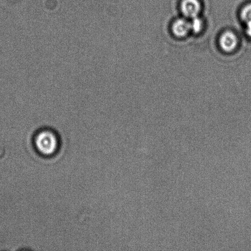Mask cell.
<instances>
[{
    "label": "cell",
    "instance_id": "6da1fadb",
    "mask_svg": "<svg viewBox=\"0 0 251 251\" xmlns=\"http://www.w3.org/2000/svg\"><path fill=\"white\" fill-rule=\"evenodd\" d=\"M34 144L39 153L50 156L57 152L60 142L57 134L53 129L44 128L37 132L34 138Z\"/></svg>",
    "mask_w": 251,
    "mask_h": 251
},
{
    "label": "cell",
    "instance_id": "7a4b0ae2",
    "mask_svg": "<svg viewBox=\"0 0 251 251\" xmlns=\"http://www.w3.org/2000/svg\"><path fill=\"white\" fill-rule=\"evenodd\" d=\"M238 38L232 31H227L222 34L220 38L221 48L226 52H231L237 49L238 45Z\"/></svg>",
    "mask_w": 251,
    "mask_h": 251
},
{
    "label": "cell",
    "instance_id": "3957f363",
    "mask_svg": "<svg viewBox=\"0 0 251 251\" xmlns=\"http://www.w3.org/2000/svg\"><path fill=\"white\" fill-rule=\"evenodd\" d=\"M201 6L199 0H183L181 3V12L187 18L199 16Z\"/></svg>",
    "mask_w": 251,
    "mask_h": 251
},
{
    "label": "cell",
    "instance_id": "277c9868",
    "mask_svg": "<svg viewBox=\"0 0 251 251\" xmlns=\"http://www.w3.org/2000/svg\"><path fill=\"white\" fill-rule=\"evenodd\" d=\"M191 31L190 22L185 19H179L172 25V32L178 38H184Z\"/></svg>",
    "mask_w": 251,
    "mask_h": 251
},
{
    "label": "cell",
    "instance_id": "5b68a950",
    "mask_svg": "<svg viewBox=\"0 0 251 251\" xmlns=\"http://www.w3.org/2000/svg\"><path fill=\"white\" fill-rule=\"evenodd\" d=\"M203 22L200 17L197 16L191 19L190 22L191 31L195 34L201 33L203 28Z\"/></svg>",
    "mask_w": 251,
    "mask_h": 251
},
{
    "label": "cell",
    "instance_id": "8992f818",
    "mask_svg": "<svg viewBox=\"0 0 251 251\" xmlns=\"http://www.w3.org/2000/svg\"><path fill=\"white\" fill-rule=\"evenodd\" d=\"M240 18L245 24L251 22V2L242 7L240 12Z\"/></svg>",
    "mask_w": 251,
    "mask_h": 251
},
{
    "label": "cell",
    "instance_id": "52a82bcc",
    "mask_svg": "<svg viewBox=\"0 0 251 251\" xmlns=\"http://www.w3.org/2000/svg\"><path fill=\"white\" fill-rule=\"evenodd\" d=\"M245 33L251 39V22H247L245 24Z\"/></svg>",
    "mask_w": 251,
    "mask_h": 251
}]
</instances>
